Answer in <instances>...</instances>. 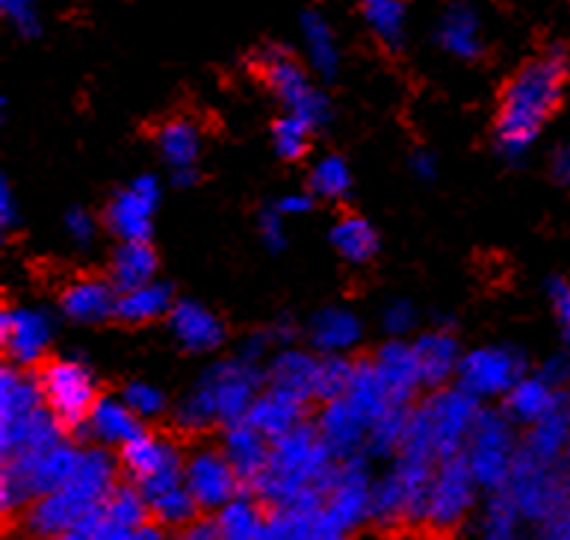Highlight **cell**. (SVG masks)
<instances>
[{"label":"cell","instance_id":"6da1fadb","mask_svg":"<svg viewBox=\"0 0 570 540\" xmlns=\"http://www.w3.org/2000/svg\"><path fill=\"white\" fill-rule=\"evenodd\" d=\"M568 84V51L550 45L514 71L500 98L494 143L505 160H520L559 110Z\"/></svg>","mask_w":570,"mask_h":540},{"label":"cell","instance_id":"7a4b0ae2","mask_svg":"<svg viewBox=\"0 0 570 540\" xmlns=\"http://www.w3.org/2000/svg\"><path fill=\"white\" fill-rule=\"evenodd\" d=\"M334 470H337V458L328 452L314 422H302L273 440L269 464L248 490L269 511L273 508L320 511L334 479Z\"/></svg>","mask_w":570,"mask_h":540},{"label":"cell","instance_id":"3957f363","mask_svg":"<svg viewBox=\"0 0 570 540\" xmlns=\"http://www.w3.org/2000/svg\"><path fill=\"white\" fill-rule=\"evenodd\" d=\"M121 479L125 475H121L119 452L89 443L80 449V461L71 479L51 493H45L42 499H36L24 514L16 517L18 532L24 534V540L69 532L107 505V499Z\"/></svg>","mask_w":570,"mask_h":540},{"label":"cell","instance_id":"277c9868","mask_svg":"<svg viewBox=\"0 0 570 540\" xmlns=\"http://www.w3.org/2000/svg\"><path fill=\"white\" fill-rule=\"evenodd\" d=\"M264 372L257 370V361L248 357H230V361L214 363L198 379V384L180 399L175 408V425L180 431H207L214 425H234L246 420L255 399L264 393Z\"/></svg>","mask_w":570,"mask_h":540},{"label":"cell","instance_id":"5b68a950","mask_svg":"<svg viewBox=\"0 0 570 540\" xmlns=\"http://www.w3.org/2000/svg\"><path fill=\"white\" fill-rule=\"evenodd\" d=\"M80 449L83 446L69 438L51 449L3 458V467H0V511L3 517L16 520L33 505L36 499L66 484L77 470Z\"/></svg>","mask_w":570,"mask_h":540},{"label":"cell","instance_id":"8992f818","mask_svg":"<svg viewBox=\"0 0 570 540\" xmlns=\"http://www.w3.org/2000/svg\"><path fill=\"white\" fill-rule=\"evenodd\" d=\"M373 458L355 455L337 461L325 502L320 508V540L355 538L373 514Z\"/></svg>","mask_w":570,"mask_h":540},{"label":"cell","instance_id":"52a82bcc","mask_svg":"<svg viewBox=\"0 0 570 540\" xmlns=\"http://www.w3.org/2000/svg\"><path fill=\"white\" fill-rule=\"evenodd\" d=\"M520 452L518 425L505 416V411L482 408L476 429L470 434L464 458L476 475L482 493H494L509 484L514 461Z\"/></svg>","mask_w":570,"mask_h":540},{"label":"cell","instance_id":"ba28073f","mask_svg":"<svg viewBox=\"0 0 570 540\" xmlns=\"http://www.w3.org/2000/svg\"><path fill=\"white\" fill-rule=\"evenodd\" d=\"M255 68L257 75L264 77V84L275 92V98L284 104V112L302 116L314 130L328 121L332 110H328L325 95L314 89V84L307 80L305 68L293 57L289 48H284V45L257 48Z\"/></svg>","mask_w":570,"mask_h":540},{"label":"cell","instance_id":"9c48e42d","mask_svg":"<svg viewBox=\"0 0 570 540\" xmlns=\"http://www.w3.org/2000/svg\"><path fill=\"white\" fill-rule=\"evenodd\" d=\"M479 488L476 475L470 470L464 452L452 458H441L434 470L432 490H429V505L423 529L434 538L459 532L468 523L470 514L479 508Z\"/></svg>","mask_w":570,"mask_h":540},{"label":"cell","instance_id":"30bf717a","mask_svg":"<svg viewBox=\"0 0 570 540\" xmlns=\"http://www.w3.org/2000/svg\"><path fill=\"white\" fill-rule=\"evenodd\" d=\"M505 490L527 523H544L570 502V464H544L518 452Z\"/></svg>","mask_w":570,"mask_h":540},{"label":"cell","instance_id":"8fae6325","mask_svg":"<svg viewBox=\"0 0 570 540\" xmlns=\"http://www.w3.org/2000/svg\"><path fill=\"white\" fill-rule=\"evenodd\" d=\"M39 384H42L48 411L69 429L71 438H80L95 402L101 399L98 387H95L92 372L86 370L80 361L57 357V361L45 363L42 372H39Z\"/></svg>","mask_w":570,"mask_h":540},{"label":"cell","instance_id":"7c38bea8","mask_svg":"<svg viewBox=\"0 0 570 540\" xmlns=\"http://www.w3.org/2000/svg\"><path fill=\"white\" fill-rule=\"evenodd\" d=\"M417 408L420 420L426 422L429 438L438 452V458L461 455L468 449V440L476 429L482 405L473 393L464 387H438L432 396Z\"/></svg>","mask_w":570,"mask_h":540},{"label":"cell","instance_id":"4fadbf2b","mask_svg":"<svg viewBox=\"0 0 570 540\" xmlns=\"http://www.w3.org/2000/svg\"><path fill=\"white\" fill-rule=\"evenodd\" d=\"M184 481L189 493L196 497L202 514H216L219 508H225L230 499L246 490L222 446H198L187 452Z\"/></svg>","mask_w":570,"mask_h":540},{"label":"cell","instance_id":"5bb4252c","mask_svg":"<svg viewBox=\"0 0 570 540\" xmlns=\"http://www.w3.org/2000/svg\"><path fill=\"white\" fill-rule=\"evenodd\" d=\"M523 375H527V361L518 348L488 346L461 357L455 381H459V387H464L482 402V399H502Z\"/></svg>","mask_w":570,"mask_h":540},{"label":"cell","instance_id":"9a60e30c","mask_svg":"<svg viewBox=\"0 0 570 540\" xmlns=\"http://www.w3.org/2000/svg\"><path fill=\"white\" fill-rule=\"evenodd\" d=\"M160 204V180L154 175H139L130 186L116 193L107 204V228L121 239V243H139L151 237L154 213Z\"/></svg>","mask_w":570,"mask_h":540},{"label":"cell","instance_id":"2e32d148","mask_svg":"<svg viewBox=\"0 0 570 540\" xmlns=\"http://www.w3.org/2000/svg\"><path fill=\"white\" fill-rule=\"evenodd\" d=\"M184 461H187V452L175 440L148 429L139 431L137 438L119 449L121 475L134 484H145L169 473H184Z\"/></svg>","mask_w":570,"mask_h":540},{"label":"cell","instance_id":"e0dca14e","mask_svg":"<svg viewBox=\"0 0 570 540\" xmlns=\"http://www.w3.org/2000/svg\"><path fill=\"white\" fill-rule=\"evenodd\" d=\"M51 320L36 307H7L0 313V343L16 366L27 370L42 361L51 346Z\"/></svg>","mask_w":570,"mask_h":540},{"label":"cell","instance_id":"ac0fdd59","mask_svg":"<svg viewBox=\"0 0 570 540\" xmlns=\"http://www.w3.org/2000/svg\"><path fill=\"white\" fill-rule=\"evenodd\" d=\"M314 425L316 431H320V438H323L325 446H328V452H332L337 461L366 455L370 420H366L346 396L334 399V402H325Z\"/></svg>","mask_w":570,"mask_h":540},{"label":"cell","instance_id":"d6986e66","mask_svg":"<svg viewBox=\"0 0 570 540\" xmlns=\"http://www.w3.org/2000/svg\"><path fill=\"white\" fill-rule=\"evenodd\" d=\"M570 452V396L562 390L556 405L520 438V455L544 464H564Z\"/></svg>","mask_w":570,"mask_h":540},{"label":"cell","instance_id":"ffe728a7","mask_svg":"<svg viewBox=\"0 0 570 540\" xmlns=\"http://www.w3.org/2000/svg\"><path fill=\"white\" fill-rule=\"evenodd\" d=\"M373 366L382 379L384 390L391 393L393 405H414L420 387L423 384V375H420V363L414 355V346L402 343V340H391L384 343L373 357Z\"/></svg>","mask_w":570,"mask_h":540},{"label":"cell","instance_id":"44dd1931","mask_svg":"<svg viewBox=\"0 0 570 540\" xmlns=\"http://www.w3.org/2000/svg\"><path fill=\"white\" fill-rule=\"evenodd\" d=\"M219 446L228 455L230 467L237 470L243 488L248 490L257 481V475L264 473L266 464H269L273 440L266 438L261 429H255L248 420H239L222 429Z\"/></svg>","mask_w":570,"mask_h":540},{"label":"cell","instance_id":"7402d4cb","mask_svg":"<svg viewBox=\"0 0 570 540\" xmlns=\"http://www.w3.org/2000/svg\"><path fill=\"white\" fill-rule=\"evenodd\" d=\"M142 429H145L142 420L130 411L125 399L101 396L98 402H95L92 414H89V420H86L80 438H86L89 443H98V446L116 449V452H119V449L137 438Z\"/></svg>","mask_w":570,"mask_h":540},{"label":"cell","instance_id":"603a6c76","mask_svg":"<svg viewBox=\"0 0 570 540\" xmlns=\"http://www.w3.org/2000/svg\"><path fill=\"white\" fill-rule=\"evenodd\" d=\"M169 328L187 352H214L225 340V325L210 307L198 302L171 304Z\"/></svg>","mask_w":570,"mask_h":540},{"label":"cell","instance_id":"cb8c5ba5","mask_svg":"<svg viewBox=\"0 0 570 540\" xmlns=\"http://www.w3.org/2000/svg\"><path fill=\"white\" fill-rule=\"evenodd\" d=\"M116 302H119V289L112 281L80 278L66 287L60 307L71 322L89 325V322H104L107 316H116Z\"/></svg>","mask_w":570,"mask_h":540},{"label":"cell","instance_id":"d4e9b609","mask_svg":"<svg viewBox=\"0 0 570 540\" xmlns=\"http://www.w3.org/2000/svg\"><path fill=\"white\" fill-rule=\"evenodd\" d=\"M316 366H320V357L307 355V352H298V348H284L278 352V357L273 361L269 372H266V387L278 390L284 396H293L298 402H316Z\"/></svg>","mask_w":570,"mask_h":540},{"label":"cell","instance_id":"484cf974","mask_svg":"<svg viewBox=\"0 0 570 540\" xmlns=\"http://www.w3.org/2000/svg\"><path fill=\"white\" fill-rule=\"evenodd\" d=\"M414 355L420 363V375L426 387H443L446 381L459 375L461 366V346L459 340L452 337V331L438 328L429 331L414 343Z\"/></svg>","mask_w":570,"mask_h":540},{"label":"cell","instance_id":"4316f807","mask_svg":"<svg viewBox=\"0 0 570 540\" xmlns=\"http://www.w3.org/2000/svg\"><path fill=\"white\" fill-rule=\"evenodd\" d=\"M45 408L42 384L33 375H27L21 366H7L0 372V429L33 416Z\"/></svg>","mask_w":570,"mask_h":540},{"label":"cell","instance_id":"83f0119b","mask_svg":"<svg viewBox=\"0 0 570 540\" xmlns=\"http://www.w3.org/2000/svg\"><path fill=\"white\" fill-rule=\"evenodd\" d=\"M562 396V390H556L550 381H544L541 375H523V379L514 384V387L502 396V411L514 425H523L529 429L532 422H538L541 416L556 405V399Z\"/></svg>","mask_w":570,"mask_h":540},{"label":"cell","instance_id":"f1b7e54d","mask_svg":"<svg viewBox=\"0 0 570 540\" xmlns=\"http://www.w3.org/2000/svg\"><path fill=\"white\" fill-rule=\"evenodd\" d=\"M523 514L505 488L485 493L476 508V540H523Z\"/></svg>","mask_w":570,"mask_h":540},{"label":"cell","instance_id":"f546056e","mask_svg":"<svg viewBox=\"0 0 570 540\" xmlns=\"http://www.w3.org/2000/svg\"><path fill=\"white\" fill-rule=\"evenodd\" d=\"M305 402H298L293 396H284L278 390L266 387L261 396L255 399V405L248 411L246 420L261 429L269 440H278L282 434L293 431L296 425L305 422Z\"/></svg>","mask_w":570,"mask_h":540},{"label":"cell","instance_id":"4dcf8cb0","mask_svg":"<svg viewBox=\"0 0 570 540\" xmlns=\"http://www.w3.org/2000/svg\"><path fill=\"white\" fill-rule=\"evenodd\" d=\"M157 151L171 169L178 171H196L198 154H202V130L189 119H169L157 127Z\"/></svg>","mask_w":570,"mask_h":540},{"label":"cell","instance_id":"1f68e13d","mask_svg":"<svg viewBox=\"0 0 570 540\" xmlns=\"http://www.w3.org/2000/svg\"><path fill=\"white\" fill-rule=\"evenodd\" d=\"M311 343L323 355H343L361 340V322L346 307H325L311 320Z\"/></svg>","mask_w":570,"mask_h":540},{"label":"cell","instance_id":"d6a6232c","mask_svg":"<svg viewBox=\"0 0 570 540\" xmlns=\"http://www.w3.org/2000/svg\"><path fill=\"white\" fill-rule=\"evenodd\" d=\"M266 514H269V508L252 490H243L239 497L230 499L228 505L219 508L214 517L219 523L222 540H261Z\"/></svg>","mask_w":570,"mask_h":540},{"label":"cell","instance_id":"836d02e7","mask_svg":"<svg viewBox=\"0 0 570 540\" xmlns=\"http://www.w3.org/2000/svg\"><path fill=\"white\" fill-rule=\"evenodd\" d=\"M110 281L116 284L119 293L157 281V252L151 248V243L148 239L121 243L116 254H112Z\"/></svg>","mask_w":570,"mask_h":540},{"label":"cell","instance_id":"e575fe53","mask_svg":"<svg viewBox=\"0 0 570 540\" xmlns=\"http://www.w3.org/2000/svg\"><path fill=\"white\" fill-rule=\"evenodd\" d=\"M171 304L175 302H171L169 287L160 284V281H151V284H142V287L119 293V302H116V320L128 322V325H145V322L169 316Z\"/></svg>","mask_w":570,"mask_h":540},{"label":"cell","instance_id":"d590c367","mask_svg":"<svg viewBox=\"0 0 570 540\" xmlns=\"http://www.w3.org/2000/svg\"><path fill=\"white\" fill-rule=\"evenodd\" d=\"M411 408L414 405H393L379 420H373L370 434H366V458H373V461H393L396 458L402 440H405V431H409Z\"/></svg>","mask_w":570,"mask_h":540},{"label":"cell","instance_id":"8d00e7d4","mask_svg":"<svg viewBox=\"0 0 570 540\" xmlns=\"http://www.w3.org/2000/svg\"><path fill=\"white\" fill-rule=\"evenodd\" d=\"M332 245L343 261L370 263L375 257V252H379V234H375L370 222L350 213V216L334 222Z\"/></svg>","mask_w":570,"mask_h":540},{"label":"cell","instance_id":"74e56055","mask_svg":"<svg viewBox=\"0 0 570 540\" xmlns=\"http://www.w3.org/2000/svg\"><path fill=\"white\" fill-rule=\"evenodd\" d=\"M346 399H350L352 405H355L366 420H370V425H373V420H379L387 408H393L391 393L384 390L373 361L355 363V375H352V384L350 390H346Z\"/></svg>","mask_w":570,"mask_h":540},{"label":"cell","instance_id":"f35d334b","mask_svg":"<svg viewBox=\"0 0 570 540\" xmlns=\"http://www.w3.org/2000/svg\"><path fill=\"white\" fill-rule=\"evenodd\" d=\"M441 45L461 60H476L482 53V39H479L476 16L464 7H455L450 16L443 18Z\"/></svg>","mask_w":570,"mask_h":540},{"label":"cell","instance_id":"ab89813d","mask_svg":"<svg viewBox=\"0 0 570 540\" xmlns=\"http://www.w3.org/2000/svg\"><path fill=\"white\" fill-rule=\"evenodd\" d=\"M361 16L379 42L396 48L405 33V0H361Z\"/></svg>","mask_w":570,"mask_h":540},{"label":"cell","instance_id":"60d3db41","mask_svg":"<svg viewBox=\"0 0 570 540\" xmlns=\"http://www.w3.org/2000/svg\"><path fill=\"white\" fill-rule=\"evenodd\" d=\"M352 189V171L350 163L337 157V154H328L323 160L316 163L311 169V193L325 198V202H343Z\"/></svg>","mask_w":570,"mask_h":540},{"label":"cell","instance_id":"b9f144b4","mask_svg":"<svg viewBox=\"0 0 570 540\" xmlns=\"http://www.w3.org/2000/svg\"><path fill=\"white\" fill-rule=\"evenodd\" d=\"M352 375H355V363L346 361L343 355L320 357V366H316V390H314L316 402L325 405V402H334V399L346 396V390H350L352 384Z\"/></svg>","mask_w":570,"mask_h":540},{"label":"cell","instance_id":"7bdbcfd3","mask_svg":"<svg viewBox=\"0 0 570 540\" xmlns=\"http://www.w3.org/2000/svg\"><path fill=\"white\" fill-rule=\"evenodd\" d=\"M311 134H314V127L307 125L302 116H293V112H284L282 119L273 125V145L275 154L282 157V160L296 163L302 160L311 148Z\"/></svg>","mask_w":570,"mask_h":540},{"label":"cell","instance_id":"ee69618b","mask_svg":"<svg viewBox=\"0 0 570 540\" xmlns=\"http://www.w3.org/2000/svg\"><path fill=\"white\" fill-rule=\"evenodd\" d=\"M305 39L311 48V62L325 80H332L337 75V51H334V39L328 33V27L320 18L307 16L305 18Z\"/></svg>","mask_w":570,"mask_h":540},{"label":"cell","instance_id":"f6af8a7d","mask_svg":"<svg viewBox=\"0 0 570 540\" xmlns=\"http://www.w3.org/2000/svg\"><path fill=\"white\" fill-rule=\"evenodd\" d=\"M121 399L128 402V408L139 420H157V416L166 411V396H163L160 387H154L148 381H134L125 387Z\"/></svg>","mask_w":570,"mask_h":540},{"label":"cell","instance_id":"bcb514c9","mask_svg":"<svg viewBox=\"0 0 570 540\" xmlns=\"http://www.w3.org/2000/svg\"><path fill=\"white\" fill-rule=\"evenodd\" d=\"M414 322H417V311H414V304L405 302V298H396L382 311V325L387 334H409L414 328Z\"/></svg>","mask_w":570,"mask_h":540},{"label":"cell","instance_id":"7dc6e473","mask_svg":"<svg viewBox=\"0 0 570 540\" xmlns=\"http://www.w3.org/2000/svg\"><path fill=\"white\" fill-rule=\"evenodd\" d=\"M257 228H261V239H264L269 252H282L284 245H287V234H284V216L278 213V207H275V204L261 213Z\"/></svg>","mask_w":570,"mask_h":540},{"label":"cell","instance_id":"c3c4849f","mask_svg":"<svg viewBox=\"0 0 570 540\" xmlns=\"http://www.w3.org/2000/svg\"><path fill=\"white\" fill-rule=\"evenodd\" d=\"M95 230H98V225H95V216L89 210H83V207H71V210L66 213V234H69L77 245L92 243Z\"/></svg>","mask_w":570,"mask_h":540},{"label":"cell","instance_id":"681fc988","mask_svg":"<svg viewBox=\"0 0 570 540\" xmlns=\"http://www.w3.org/2000/svg\"><path fill=\"white\" fill-rule=\"evenodd\" d=\"M532 540H570V502L562 511H556L550 520L538 523Z\"/></svg>","mask_w":570,"mask_h":540},{"label":"cell","instance_id":"f907efd6","mask_svg":"<svg viewBox=\"0 0 570 540\" xmlns=\"http://www.w3.org/2000/svg\"><path fill=\"white\" fill-rule=\"evenodd\" d=\"M550 298H553V311H556V320L562 325L564 331V340L570 343V284L562 278L550 281Z\"/></svg>","mask_w":570,"mask_h":540},{"label":"cell","instance_id":"816d5d0a","mask_svg":"<svg viewBox=\"0 0 570 540\" xmlns=\"http://www.w3.org/2000/svg\"><path fill=\"white\" fill-rule=\"evenodd\" d=\"M538 375H541L544 381H550L556 390H564V384L570 381V357H564V355L547 357L544 366L538 370Z\"/></svg>","mask_w":570,"mask_h":540},{"label":"cell","instance_id":"f5cc1de1","mask_svg":"<svg viewBox=\"0 0 570 540\" xmlns=\"http://www.w3.org/2000/svg\"><path fill=\"white\" fill-rule=\"evenodd\" d=\"M275 207H278L284 219L287 216H305V213L314 210V193H287L275 202Z\"/></svg>","mask_w":570,"mask_h":540},{"label":"cell","instance_id":"db71d44e","mask_svg":"<svg viewBox=\"0 0 570 540\" xmlns=\"http://www.w3.org/2000/svg\"><path fill=\"white\" fill-rule=\"evenodd\" d=\"M134 532H137V529H130V526L119 523V520H112V517H107L101 511V523H98V529H95L92 540H130L134 538Z\"/></svg>","mask_w":570,"mask_h":540},{"label":"cell","instance_id":"11a10c76","mask_svg":"<svg viewBox=\"0 0 570 540\" xmlns=\"http://www.w3.org/2000/svg\"><path fill=\"white\" fill-rule=\"evenodd\" d=\"M0 225L3 230H12L18 225V204L7 180H0Z\"/></svg>","mask_w":570,"mask_h":540},{"label":"cell","instance_id":"9f6ffc18","mask_svg":"<svg viewBox=\"0 0 570 540\" xmlns=\"http://www.w3.org/2000/svg\"><path fill=\"white\" fill-rule=\"evenodd\" d=\"M104 511V508H101ZM101 511L95 517H89L86 523L75 526V529H69V532H60V534H51V538H39V540H92L95 538V529H98V523H101Z\"/></svg>","mask_w":570,"mask_h":540},{"label":"cell","instance_id":"6f0895ef","mask_svg":"<svg viewBox=\"0 0 570 540\" xmlns=\"http://www.w3.org/2000/svg\"><path fill=\"white\" fill-rule=\"evenodd\" d=\"M411 169H414V175H417L420 180H432L434 175H438V157H434L432 151H414L411 154Z\"/></svg>","mask_w":570,"mask_h":540},{"label":"cell","instance_id":"680465c9","mask_svg":"<svg viewBox=\"0 0 570 540\" xmlns=\"http://www.w3.org/2000/svg\"><path fill=\"white\" fill-rule=\"evenodd\" d=\"M553 178L570 189V145H562V148H556L553 154Z\"/></svg>","mask_w":570,"mask_h":540},{"label":"cell","instance_id":"91938a15","mask_svg":"<svg viewBox=\"0 0 570 540\" xmlns=\"http://www.w3.org/2000/svg\"><path fill=\"white\" fill-rule=\"evenodd\" d=\"M3 7L12 18H16L18 24H30L33 18H30V0H3Z\"/></svg>","mask_w":570,"mask_h":540},{"label":"cell","instance_id":"94428289","mask_svg":"<svg viewBox=\"0 0 570 540\" xmlns=\"http://www.w3.org/2000/svg\"><path fill=\"white\" fill-rule=\"evenodd\" d=\"M332 540H355V538H332Z\"/></svg>","mask_w":570,"mask_h":540},{"label":"cell","instance_id":"6125c7cd","mask_svg":"<svg viewBox=\"0 0 570 540\" xmlns=\"http://www.w3.org/2000/svg\"><path fill=\"white\" fill-rule=\"evenodd\" d=\"M568 464H570V452H568Z\"/></svg>","mask_w":570,"mask_h":540}]
</instances>
